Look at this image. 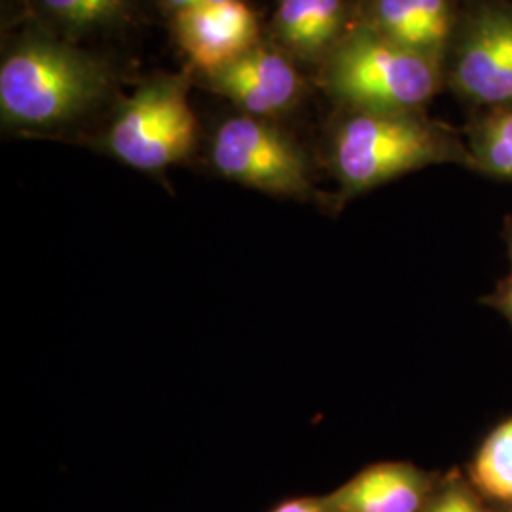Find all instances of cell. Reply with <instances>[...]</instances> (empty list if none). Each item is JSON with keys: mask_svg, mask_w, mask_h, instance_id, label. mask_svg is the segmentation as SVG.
I'll list each match as a JSON object with an SVG mask.
<instances>
[{"mask_svg": "<svg viewBox=\"0 0 512 512\" xmlns=\"http://www.w3.org/2000/svg\"><path fill=\"white\" fill-rule=\"evenodd\" d=\"M467 154L450 131L412 112H355L332 139L334 171L349 194H361L425 165Z\"/></svg>", "mask_w": 512, "mask_h": 512, "instance_id": "1", "label": "cell"}, {"mask_svg": "<svg viewBox=\"0 0 512 512\" xmlns=\"http://www.w3.org/2000/svg\"><path fill=\"white\" fill-rule=\"evenodd\" d=\"M107 74L92 57L33 40L8 55L0 69V109L19 126H55L82 114L103 95Z\"/></svg>", "mask_w": 512, "mask_h": 512, "instance_id": "2", "label": "cell"}, {"mask_svg": "<svg viewBox=\"0 0 512 512\" xmlns=\"http://www.w3.org/2000/svg\"><path fill=\"white\" fill-rule=\"evenodd\" d=\"M444 67L361 25L330 55L329 90L355 112H412L439 92Z\"/></svg>", "mask_w": 512, "mask_h": 512, "instance_id": "3", "label": "cell"}, {"mask_svg": "<svg viewBox=\"0 0 512 512\" xmlns=\"http://www.w3.org/2000/svg\"><path fill=\"white\" fill-rule=\"evenodd\" d=\"M194 143L196 116L175 82L143 88L109 133L110 152L141 171H160L181 162Z\"/></svg>", "mask_w": 512, "mask_h": 512, "instance_id": "4", "label": "cell"}, {"mask_svg": "<svg viewBox=\"0 0 512 512\" xmlns=\"http://www.w3.org/2000/svg\"><path fill=\"white\" fill-rule=\"evenodd\" d=\"M448 78L484 109H512V4L484 2L463 19L450 48Z\"/></svg>", "mask_w": 512, "mask_h": 512, "instance_id": "5", "label": "cell"}, {"mask_svg": "<svg viewBox=\"0 0 512 512\" xmlns=\"http://www.w3.org/2000/svg\"><path fill=\"white\" fill-rule=\"evenodd\" d=\"M211 154L219 173L243 186L291 198L311 192L304 154L283 133L251 116L220 126Z\"/></svg>", "mask_w": 512, "mask_h": 512, "instance_id": "6", "label": "cell"}, {"mask_svg": "<svg viewBox=\"0 0 512 512\" xmlns=\"http://www.w3.org/2000/svg\"><path fill=\"white\" fill-rule=\"evenodd\" d=\"M175 33L186 55L211 74L255 48L258 23L241 0L196 2L177 12Z\"/></svg>", "mask_w": 512, "mask_h": 512, "instance_id": "7", "label": "cell"}, {"mask_svg": "<svg viewBox=\"0 0 512 512\" xmlns=\"http://www.w3.org/2000/svg\"><path fill=\"white\" fill-rule=\"evenodd\" d=\"M366 25L444 67L459 16L454 0H372Z\"/></svg>", "mask_w": 512, "mask_h": 512, "instance_id": "8", "label": "cell"}, {"mask_svg": "<svg viewBox=\"0 0 512 512\" xmlns=\"http://www.w3.org/2000/svg\"><path fill=\"white\" fill-rule=\"evenodd\" d=\"M215 92L251 114H274L289 107L302 84L291 63L274 52L253 48L234 63L209 74Z\"/></svg>", "mask_w": 512, "mask_h": 512, "instance_id": "9", "label": "cell"}, {"mask_svg": "<svg viewBox=\"0 0 512 512\" xmlns=\"http://www.w3.org/2000/svg\"><path fill=\"white\" fill-rule=\"evenodd\" d=\"M425 492L420 471L403 463H384L325 497V505L329 512H418Z\"/></svg>", "mask_w": 512, "mask_h": 512, "instance_id": "10", "label": "cell"}, {"mask_svg": "<svg viewBox=\"0 0 512 512\" xmlns=\"http://www.w3.org/2000/svg\"><path fill=\"white\" fill-rule=\"evenodd\" d=\"M346 21L344 0H281L275 27L294 52L315 55L330 48Z\"/></svg>", "mask_w": 512, "mask_h": 512, "instance_id": "11", "label": "cell"}, {"mask_svg": "<svg viewBox=\"0 0 512 512\" xmlns=\"http://www.w3.org/2000/svg\"><path fill=\"white\" fill-rule=\"evenodd\" d=\"M475 164L495 177L512 179V109L490 110L471 131Z\"/></svg>", "mask_w": 512, "mask_h": 512, "instance_id": "12", "label": "cell"}, {"mask_svg": "<svg viewBox=\"0 0 512 512\" xmlns=\"http://www.w3.org/2000/svg\"><path fill=\"white\" fill-rule=\"evenodd\" d=\"M473 478L486 494L512 501V420L499 425L484 442L473 465Z\"/></svg>", "mask_w": 512, "mask_h": 512, "instance_id": "13", "label": "cell"}, {"mask_svg": "<svg viewBox=\"0 0 512 512\" xmlns=\"http://www.w3.org/2000/svg\"><path fill=\"white\" fill-rule=\"evenodd\" d=\"M128 0H42V4L55 18L76 25L88 27L118 18Z\"/></svg>", "mask_w": 512, "mask_h": 512, "instance_id": "14", "label": "cell"}, {"mask_svg": "<svg viewBox=\"0 0 512 512\" xmlns=\"http://www.w3.org/2000/svg\"><path fill=\"white\" fill-rule=\"evenodd\" d=\"M427 512H480L475 499L461 488H452L440 495Z\"/></svg>", "mask_w": 512, "mask_h": 512, "instance_id": "15", "label": "cell"}, {"mask_svg": "<svg viewBox=\"0 0 512 512\" xmlns=\"http://www.w3.org/2000/svg\"><path fill=\"white\" fill-rule=\"evenodd\" d=\"M272 512H329L325 499L317 497H294L289 501H283Z\"/></svg>", "mask_w": 512, "mask_h": 512, "instance_id": "16", "label": "cell"}, {"mask_svg": "<svg viewBox=\"0 0 512 512\" xmlns=\"http://www.w3.org/2000/svg\"><path fill=\"white\" fill-rule=\"evenodd\" d=\"M169 6H173V8H177V12L179 10H183V8H188V6H192V4H196V2H200V0H165Z\"/></svg>", "mask_w": 512, "mask_h": 512, "instance_id": "17", "label": "cell"}, {"mask_svg": "<svg viewBox=\"0 0 512 512\" xmlns=\"http://www.w3.org/2000/svg\"><path fill=\"white\" fill-rule=\"evenodd\" d=\"M505 308H507L509 315L512 317V283L511 287H509V291L505 294Z\"/></svg>", "mask_w": 512, "mask_h": 512, "instance_id": "18", "label": "cell"}, {"mask_svg": "<svg viewBox=\"0 0 512 512\" xmlns=\"http://www.w3.org/2000/svg\"><path fill=\"white\" fill-rule=\"evenodd\" d=\"M200 2H226V0H200Z\"/></svg>", "mask_w": 512, "mask_h": 512, "instance_id": "19", "label": "cell"}]
</instances>
